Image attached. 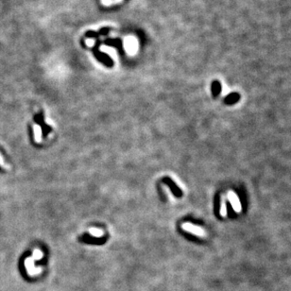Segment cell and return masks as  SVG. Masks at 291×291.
I'll return each mask as SVG.
<instances>
[{
	"instance_id": "obj_11",
	"label": "cell",
	"mask_w": 291,
	"mask_h": 291,
	"mask_svg": "<svg viewBox=\"0 0 291 291\" xmlns=\"http://www.w3.org/2000/svg\"><path fill=\"white\" fill-rule=\"evenodd\" d=\"M221 203H220V199L218 196H216V216H219V215H221Z\"/></svg>"
},
{
	"instance_id": "obj_7",
	"label": "cell",
	"mask_w": 291,
	"mask_h": 291,
	"mask_svg": "<svg viewBox=\"0 0 291 291\" xmlns=\"http://www.w3.org/2000/svg\"><path fill=\"white\" fill-rule=\"evenodd\" d=\"M221 92V83L218 81H215L212 82V93L215 97H217Z\"/></svg>"
},
{
	"instance_id": "obj_12",
	"label": "cell",
	"mask_w": 291,
	"mask_h": 291,
	"mask_svg": "<svg viewBox=\"0 0 291 291\" xmlns=\"http://www.w3.org/2000/svg\"><path fill=\"white\" fill-rule=\"evenodd\" d=\"M43 256H44V253H43L42 251L38 250V249H35V250H34V252H33V256H32V258H33L34 260H40V259L43 258Z\"/></svg>"
},
{
	"instance_id": "obj_4",
	"label": "cell",
	"mask_w": 291,
	"mask_h": 291,
	"mask_svg": "<svg viewBox=\"0 0 291 291\" xmlns=\"http://www.w3.org/2000/svg\"><path fill=\"white\" fill-rule=\"evenodd\" d=\"M240 99V95L238 93H231L229 96H227L224 98V102L227 105H232L236 103Z\"/></svg>"
},
{
	"instance_id": "obj_6",
	"label": "cell",
	"mask_w": 291,
	"mask_h": 291,
	"mask_svg": "<svg viewBox=\"0 0 291 291\" xmlns=\"http://www.w3.org/2000/svg\"><path fill=\"white\" fill-rule=\"evenodd\" d=\"M33 133H34V140L36 143H41L42 142V128L39 125H34L33 126Z\"/></svg>"
},
{
	"instance_id": "obj_5",
	"label": "cell",
	"mask_w": 291,
	"mask_h": 291,
	"mask_svg": "<svg viewBox=\"0 0 291 291\" xmlns=\"http://www.w3.org/2000/svg\"><path fill=\"white\" fill-rule=\"evenodd\" d=\"M229 199H230V203H231V205L232 206V208H234V210L236 211H240V203H239V201H238V199H237V197L234 194V193H230L229 194Z\"/></svg>"
},
{
	"instance_id": "obj_13",
	"label": "cell",
	"mask_w": 291,
	"mask_h": 291,
	"mask_svg": "<svg viewBox=\"0 0 291 291\" xmlns=\"http://www.w3.org/2000/svg\"><path fill=\"white\" fill-rule=\"evenodd\" d=\"M120 1H121V0H102V3H103L104 6H110L112 4L118 3Z\"/></svg>"
},
{
	"instance_id": "obj_14",
	"label": "cell",
	"mask_w": 291,
	"mask_h": 291,
	"mask_svg": "<svg viewBox=\"0 0 291 291\" xmlns=\"http://www.w3.org/2000/svg\"><path fill=\"white\" fill-rule=\"evenodd\" d=\"M0 165L3 166V167H5L6 169H10V165H8V164H5L4 159H3V157H2V155H1V154H0Z\"/></svg>"
},
{
	"instance_id": "obj_9",
	"label": "cell",
	"mask_w": 291,
	"mask_h": 291,
	"mask_svg": "<svg viewBox=\"0 0 291 291\" xmlns=\"http://www.w3.org/2000/svg\"><path fill=\"white\" fill-rule=\"evenodd\" d=\"M89 234L95 237H102L104 236V231L101 229L97 228H90L89 229Z\"/></svg>"
},
{
	"instance_id": "obj_15",
	"label": "cell",
	"mask_w": 291,
	"mask_h": 291,
	"mask_svg": "<svg viewBox=\"0 0 291 291\" xmlns=\"http://www.w3.org/2000/svg\"><path fill=\"white\" fill-rule=\"evenodd\" d=\"M111 30V29L110 28H102L100 30H99V33L98 34H102V35H107L108 34V32Z\"/></svg>"
},
{
	"instance_id": "obj_1",
	"label": "cell",
	"mask_w": 291,
	"mask_h": 291,
	"mask_svg": "<svg viewBox=\"0 0 291 291\" xmlns=\"http://www.w3.org/2000/svg\"><path fill=\"white\" fill-rule=\"evenodd\" d=\"M182 227H183V229L184 231H186L188 232H191V234H193L195 236H204V231L200 227H199V226H196V225H193L191 223L186 222V223H184Z\"/></svg>"
},
{
	"instance_id": "obj_10",
	"label": "cell",
	"mask_w": 291,
	"mask_h": 291,
	"mask_svg": "<svg viewBox=\"0 0 291 291\" xmlns=\"http://www.w3.org/2000/svg\"><path fill=\"white\" fill-rule=\"evenodd\" d=\"M225 208L227 209V215H228L229 217L234 218L236 216V211L234 210V208H232V206L231 205V203L229 201L226 202V207Z\"/></svg>"
},
{
	"instance_id": "obj_8",
	"label": "cell",
	"mask_w": 291,
	"mask_h": 291,
	"mask_svg": "<svg viewBox=\"0 0 291 291\" xmlns=\"http://www.w3.org/2000/svg\"><path fill=\"white\" fill-rule=\"evenodd\" d=\"M105 44H108V45H111V46H116L118 49H122V41L119 40V39H116V40L110 39V40L106 41Z\"/></svg>"
},
{
	"instance_id": "obj_3",
	"label": "cell",
	"mask_w": 291,
	"mask_h": 291,
	"mask_svg": "<svg viewBox=\"0 0 291 291\" xmlns=\"http://www.w3.org/2000/svg\"><path fill=\"white\" fill-rule=\"evenodd\" d=\"M25 265H26V268H27V270L29 272V274L30 275H33L35 273H38L40 272V268H36L34 267V259L32 257H28L26 259V262H25Z\"/></svg>"
},
{
	"instance_id": "obj_2",
	"label": "cell",
	"mask_w": 291,
	"mask_h": 291,
	"mask_svg": "<svg viewBox=\"0 0 291 291\" xmlns=\"http://www.w3.org/2000/svg\"><path fill=\"white\" fill-rule=\"evenodd\" d=\"M94 54H95V56L97 58V59L100 61V62H102L104 65H108V66H112V60L111 59V58L107 55V54H105V53H103V52H101V51H99L98 49H97V47H95V49H94Z\"/></svg>"
}]
</instances>
